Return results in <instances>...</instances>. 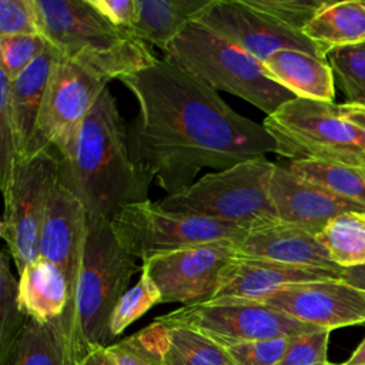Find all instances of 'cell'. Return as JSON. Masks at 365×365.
Listing matches in <instances>:
<instances>
[{"mask_svg":"<svg viewBox=\"0 0 365 365\" xmlns=\"http://www.w3.org/2000/svg\"><path fill=\"white\" fill-rule=\"evenodd\" d=\"M118 80L138 104L127 127L130 154L167 195L195 182L201 168L221 171L277 150L262 124L164 58Z\"/></svg>","mask_w":365,"mask_h":365,"instance_id":"obj_1","label":"cell"},{"mask_svg":"<svg viewBox=\"0 0 365 365\" xmlns=\"http://www.w3.org/2000/svg\"><path fill=\"white\" fill-rule=\"evenodd\" d=\"M53 151L58 182L88 215L111 221L121 208L150 200L151 180L130 154L127 128L108 87L70 140Z\"/></svg>","mask_w":365,"mask_h":365,"instance_id":"obj_2","label":"cell"},{"mask_svg":"<svg viewBox=\"0 0 365 365\" xmlns=\"http://www.w3.org/2000/svg\"><path fill=\"white\" fill-rule=\"evenodd\" d=\"M138 269L141 267L118 242L110 221L88 215L77 287L60 317L80 362L91 349L110 345L113 311Z\"/></svg>","mask_w":365,"mask_h":365,"instance_id":"obj_3","label":"cell"},{"mask_svg":"<svg viewBox=\"0 0 365 365\" xmlns=\"http://www.w3.org/2000/svg\"><path fill=\"white\" fill-rule=\"evenodd\" d=\"M41 34L67 58L110 80L157 61L147 43L108 23L88 0H36Z\"/></svg>","mask_w":365,"mask_h":365,"instance_id":"obj_4","label":"cell"},{"mask_svg":"<svg viewBox=\"0 0 365 365\" xmlns=\"http://www.w3.org/2000/svg\"><path fill=\"white\" fill-rule=\"evenodd\" d=\"M163 58L212 90L227 91L267 115L297 98L274 81L264 64L198 21H191L163 51Z\"/></svg>","mask_w":365,"mask_h":365,"instance_id":"obj_5","label":"cell"},{"mask_svg":"<svg viewBox=\"0 0 365 365\" xmlns=\"http://www.w3.org/2000/svg\"><path fill=\"white\" fill-rule=\"evenodd\" d=\"M274 167L267 158L238 163L208 173L185 190L155 202L170 212L207 217L250 231L278 221L269 197Z\"/></svg>","mask_w":365,"mask_h":365,"instance_id":"obj_6","label":"cell"},{"mask_svg":"<svg viewBox=\"0 0 365 365\" xmlns=\"http://www.w3.org/2000/svg\"><path fill=\"white\" fill-rule=\"evenodd\" d=\"M262 125L275 141V154L284 158L362 165L365 135L335 103L297 97L267 115Z\"/></svg>","mask_w":365,"mask_h":365,"instance_id":"obj_7","label":"cell"},{"mask_svg":"<svg viewBox=\"0 0 365 365\" xmlns=\"http://www.w3.org/2000/svg\"><path fill=\"white\" fill-rule=\"evenodd\" d=\"M110 224L123 248L143 262L212 241H240L248 232L230 222L165 211L151 200L121 208Z\"/></svg>","mask_w":365,"mask_h":365,"instance_id":"obj_8","label":"cell"},{"mask_svg":"<svg viewBox=\"0 0 365 365\" xmlns=\"http://www.w3.org/2000/svg\"><path fill=\"white\" fill-rule=\"evenodd\" d=\"M58 182V160L53 150L20 158L1 191L4 211L0 234L20 274L38 257V238L53 190Z\"/></svg>","mask_w":365,"mask_h":365,"instance_id":"obj_9","label":"cell"},{"mask_svg":"<svg viewBox=\"0 0 365 365\" xmlns=\"http://www.w3.org/2000/svg\"><path fill=\"white\" fill-rule=\"evenodd\" d=\"M108 81L103 73L60 54L48 76L33 140L21 158L61 148L84 121Z\"/></svg>","mask_w":365,"mask_h":365,"instance_id":"obj_10","label":"cell"},{"mask_svg":"<svg viewBox=\"0 0 365 365\" xmlns=\"http://www.w3.org/2000/svg\"><path fill=\"white\" fill-rule=\"evenodd\" d=\"M155 319L164 324H178L198 329L222 346L248 341L294 336L319 329L265 302L242 298H215L207 302L182 305Z\"/></svg>","mask_w":365,"mask_h":365,"instance_id":"obj_11","label":"cell"},{"mask_svg":"<svg viewBox=\"0 0 365 365\" xmlns=\"http://www.w3.org/2000/svg\"><path fill=\"white\" fill-rule=\"evenodd\" d=\"M237 257V241L221 240L148 258L141 268L161 292V304L192 305L215 298L225 267Z\"/></svg>","mask_w":365,"mask_h":365,"instance_id":"obj_12","label":"cell"},{"mask_svg":"<svg viewBox=\"0 0 365 365\" xmlns=\"http://www.w3.org/2000/svg\"><path fill=\"white\" fill-rule=\"evenodd\" d=\"M197 21L261 63L278 50H299L327 58L304 31L279 23L245 0H214Z\"/></svg>","mask_w":365,"mask_h":365,"instance_id":"obj_13","label":"cell"},{"mask_svg":"<svg viewBox=\"0 0 365 365\" xmlns=\"http://www.w3.org/2000/svg\"><path fill=\"white\" fill-rule=\"evenodd\" d=\"M262 302L304 324L328 331L365 324V291L342 279L289 285Z\"/></svg>","mask_w":365,"mask_h":365,"instance_id":"obj_14","label":"cell"},{"mask_svg":"<svg viewBox=\"0 0 365 365\" xmlns=\"http://www.w3.org/2000/svg\"><path fill=\"white\" fill-rule=\"evenodd\" d=\"M269 197L278 221L319 234L335 217L362 208L305 180L287 165L275 164L269 178Z\"/></svg>","mask_w":365,"mask_h":365,"instance_id":"obj_15","label":"cell"},{"mask_svg":"<svg viewBox=\"0 0 365 365\" xmlns=\"http://www.w3.org/2000/svg\"><path fill=\"white\" fill-rule=\"evenodd\" d=\"M87 221L88 212L84 205L63 184L57 182L41 225L38 257L54 262L64 272L71 299L81 268Z\"/></svg>","mask_w":365,"mask_h":365,"instance_id":"obj_16","label":"cell"},{"mask_svg":"<svg viewBox=\"0 0 365 365\" xmlns=\"http://www.w3.org/2000/svg\"><path fill=\"white\" fill-rule=\"evenodd\" d=\"M342 268L301 267L235 257L225 267L221 287L215 298H242L262 302L285 287L304 282L342 279Z\"/></svg>","mask_w":365,"mask_h":365,"instance_id":"obj_17","label":"cell"},{"mask_svg":"<svg viewBox=\"0 0 365 365\" xmlns=\"http://www.w3.org/2000/svg\"><path fill=\"white\" fill-rule=\"evenodd\" d=\"M237 257L339 269L315 234L281 221L250 230L237 241Z\"/></svg>","mask_w":365,"mask_h":365,"instance_id":"obj_18","label":"cell"},{"mask_svg":"<svg viewBox=\"0 0 365 365\" xmlns=\"http://www.w3.org/2000/svg\"><path fill=\"white\" fill-rule=\"evenodd\" d=\"M262 64L268 76L295 97L334 103L335 77L327 58L299 50H278Z\"/></svg>","mask_w":365,"mask_h":365,"instance_id":"obj_19","label":"cell"},{"mask_svg":"<svg viewBox=\"0 0 365 365\" xmlns=\"http://www.w3.org/2000/svg\"><path fill=\"white\" fill-rule=\"evenodd\" d=\"M19 298L29 318L50 322L66 312L71 291L64 272L54 262L37 257L19 274Z\"/></svg>","mask_w":365,"mask_h":365,"instance_id":"obj_20","label":"cell"},{"mask_svg":"<svg viewBox=\"0 0 365 365\" xmlns=\"http://www.w3.org/2000/svg\"><path fill=\"white\" fill-rule=\"evenodd\" d=\"M214 0H135L137 16L130 33L161 51L212 4Z\"/></svg>","mask_w":365,"mask_h":365,"instance_id":"obj_21","label":"cell"},{"mask_svg":"<svg viewBox=\"0 0 365 365\" xmlns=\"http://www.w3.org/2000/svg\"><path fill=\"white\" fill-rule=\"evenodd\" d=\"M60 54L61 53L50 43L47 50L36 61L10 81L9 101L11 118L20 141V158L33 140L48 76Z\"/></svg>","mask_w":365,"mask_h":365,"instance_id":"obj_22","label":"cell"},{"mask_svg":"<svg viewBox=\"0 0 365 365\" xmlns=\"http://www.w3.org/2000/svg\"><path fill=\"white\" fill-rule=\"evenodd\" d=\"M304 34L322 54L365 41V0L327 1L304 27Z\"/></svg>","mask_w":365,"mask_h":365,"instance_id":"obj_23","label":"cell"},{"mask_svg":"<svg viewBox=\"0 0 365 365\" xmlns=\"http://www.w3.org/2000/svg\"><path fill=\"white\" fill-rule=\"evenodd\" d=\"M6 365H80V359L60 318L50 322L29 318Z\"/></svg>","mask_w":365,"mask_h":365,"instance_id":"obj_24","label":"cell"},{"mask_svg":"<svg viewBox=\"0 0 365 365\" xmlns=\"http://www.w3.org/2000/svg\"><path fill=\"white\" fill-rule=\"evenodd\" d=\"M161 324L165 327L167 365H235L227 348L201 331L187 325Z\"/></svg>","mask_w":365,"mask_h":365,"instance_id":"obj_25","label":"cell"},{"mask_svg":"<svg viewBox=\"0 0 365 365\" xmlns=\"http://www.w3.org/2000/svg\"><path fill=\"white\" fill-rule=\"evenodd\" d=\"M317 237L339 268L365 265V212H344L332 218Z\"/></svg>","mask_w":365,"mask_h":365,"instance_id":"obj_26","label":"cell"},{"mask_svg":"<svg viewBox=\"0 0 365 365\" xmlns=\"http://www.w3.org/2000/svg\"><path fill=\"white\" fill-rule=\"evenodd\" d=\"M287 167L365 211V167L344 165L317 160L289 161Z\"/></svg>","mask_w":365,"mask_h":365,"instance_id":"obj_27","label":"cell"},{"mask_svg":"<svg viewBox=\"0 0 365 365\" xmlns=\"http://www.w3.org/2000/svg\"><path fill=\"white\" fill-rule=\"evenodd\" d=\"M27 314L19 298V279L11 274V255L7 248L0 254V365H6L9 356L20 338Z\"/></svg>","mask_w":365,"mask_h":365,"instance_id":"obj_28","label":"cell"},{"mask_svg":"<svg viewBox=\"0 0 365 365\" xmlns=\"http://www.w3.org/2000/svg\"><path fill=\"white\" fill-rule=\"evenodd\" d=\"M165 327L153 321L141 331L107 346L117 365H167L164 361Z\"/></svg>","mask_w":365,"mask_h":365,"instance_id":"obj_29","label":"cell"},{"mask_svg":"<svg viewBox=\"0 0 365 365\" xmlns=\"http://www.w3.org/2000/svg\"><path fill=\"white\" fill-rule=\"evenodd\" d=\"M327 60L346 103L365 106V41L334 48Z\"/></svg>","mask_w":365,"mask_h":365,"instance_id":"obj_30","label":"cell"},{"mask_svg":"<svg viewBox=\"0 0 365 365\" xmlns=\"http://www.w3.org/2000/svg\"><path fill=\"white\" fill-rule=\"evenodd\" d=\"M157 304H161V292L148 272L141 268L137 284L124 292L113 311L110 319V332L113 338L123 334L127 327Z\"/></svg>","mask_w":365,"mask_h":365,"instance_id":"obj_31","label":"cell"},{"mask_svg":"<svg viewBox=\"0 0 365 365\" xmlns=\"http://www.w3.org/2000/svg\"><path fill=\"white\" fill-rule=\"evenodd\" d=\"M50 46L43 34L0 36V70L13 81Z\"/></svg>","mask_w":365,"mask_h":365,"instance_id":"obj_32","label":"cell"},{"mask_svg":"<svg viewBox=\"0 0 365 365\" xmlns=\"http://www.w3.org/2000/svg\"><path fill=\"white\" fill-rule=\"evenodd\" d=\"M10 80L0 70V188L7 187L14 167L20 160V141L11 118L9 101Z\"/></svg>","mask_w":365,"mask_h":365,"instance_id":"obj_33","label":"cell"},{"mask_svg":"<svg viewBox=\"0 0 365 365\" xmlns=\"http://www.w3.org/2000/svg\"><path fill=\"white\" fill-rule=\"evenodd\" d=\"M251 7L295 30H304L327 0H245Z\"/></svg>","mask_w":365,"mask_h":365,"instance_id":"obj_34","label":"cell"},{"mask_svg":"<svg viewBox=\"0 0 365 365\" xmlns=\"http://www.w3.org/2000/svg\"><path fill=\"white\" fill-rule=\"evenodd\" d=\"M329 334L319 328L291 336L279 365H328Z\"/></svg>","mask_w":365,"mask_h":365,"instance_id":"obj_35","label":"cell"},{"mask_svg":"<svg viewBox=\"0 0 365 365\" xmlns=\"http://www.w3.org/2000/svg\"><path fill=\"white\" fill-rule=\"evenodd\" d=\"M291 336L231 344L227 348L235 365H279Z\"/></svg>","mask_w":365,"mask_h":365,"instance_id":"obj_36","label":"cell"},{"mask_svg":"<svg viewBox=\"0 0 365 365\" xmlns=\"http://www.w3.org/2000/svg\"><path fill=\"white\" fill-rule=\"evenodd\" d=\"M41 34L36 0H0V36Z\"/></svg>","mask_w":365,"mask_h":365,"instance_id":"obj_37","label":"cell"},{"mask_svg":"<svg viewBox=\"0 0 365 365\" xmlns=\"http://www.w3.org/2000/svg\"><path fill=\"white\" fill-rule=\"evenodd\" d=\"M88 3L114 27L130 33L137 16L135 0H88Z\"/></svg>","mask_w":365,"mask_h":365,"instance_id":"obj_38","label":"cell"},{"mask_svg":"<svg viewBox=\"0 0 365 365\" xmlns=\"http://www.w3.org/2000/svg\"><path fill=\"white\" fill-rule=\"evenodd\" d=\"M341 115L354 124L364 135H365V106H356V104H338Z\"/></svg>","mask_w":365,"mask_h":365,"instance_id":"obj_39","label":"cell"},{"mask_svg":"<svg viewBox=\"0 0 365 365\" xmlns=\"http://www.w3.org/2000/svg\"><path fill=\"white\" fill-rule=\"evenodd\" d=\"M80 365H117L113 356L108 354L107 346L91 349L80 362Z\"/></svg>","mask_w":365,"mask_h":365,"instance_id":"obj_40","label":"cell"},{"mask_svg":"<svg viewBox=\"0 0 365 365\" xmlns=\"http://www.w3.org/2000/svg\"><path fill=\"white\" fill-rule=\"evenodd\" d=\"M342 281L351 284L358 289L365 291V265L345 268L342 272Z\"/></svg>","mask_w":365,"mask_h":365,"instance_id":"obj_41","label":"cell"},{"mask_svg":"<svg viewBox=\"0 0 365 365\" xmlns=\"http://www.w3.org/2000/svg\"><path fill=\"white\" fill-rule=\"evenodd\" d=\"M341 365H365V338L352 352V355Z\"/></svg>","mask_w":365,"mask_h":365,"instance_id":"obj_42","label":"cell"},{"mask_svg":"<svg viewBox=\"0 0 365 365\" xmlns=\"http://www.w3.org/2000/svg\"><path fill=\"white\" fill-rule=\"evenodd\" d=\"M362 165L365 167V155H364V161H362Z\"/></svg>","mask_w":365,"mask_h":365,"instance_id":"obj_43","label":"cell"},{"mask_svg":"<svg viewBox=\"0 0 365 365\" xmlns=\"http://www.w3.org/2000/svg\"><path fill=\"white\" fill-rule=\"evenodd\" d=\"M328 365H336V364H331V362H329V364H328Z\"/></svg>","mask_w":365,"mask_h":365,"instance_id":"obj_44","label":"cell"}]
</instances>
